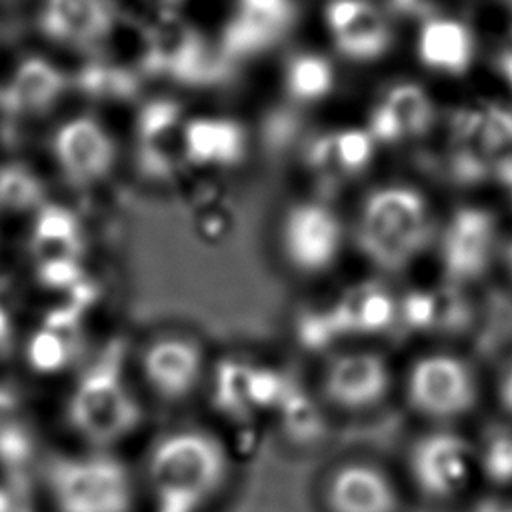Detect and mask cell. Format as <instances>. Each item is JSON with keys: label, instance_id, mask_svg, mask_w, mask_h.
I'll use <instances>...</instances> for the list:
<instances>
[{"label": "cell", "instance_id": "obj_1", "mask_svg": "<svg viewBox=\"0 0 512 512\" xmlns=\"http://www.w3.org/2000/svg\"><path fill=\"white\" fill-rule=\"evenodd\" d=\"M148 480L162 500L200 506L226 484L230 458L210 432L180 428L160 436L146 462Z\"/></svg>", "mask_w": 512, "mask_h": 512}, {"label": "cell", "instance_id": "obj_2", "mask_svg": "<svg viewBox=\"0 0 512 512\" xmlns=\"http://www.w3.org/2000/svg\"><path fill=\"white\" fill-rule=\"evenodd\" d=\"M44 478L60 512H130L134 482L124 462L110 454L48 456Z\"/></svg>", "mask_w": 512, "mask_h": 512}, {"label": "cell", "instance_id": "obj_3", "mask_svg": "<svg viewBox=\"0 0 512 512\" xmlns=\"http://www.w3.org/2000/svg\"><path fill=\"white\" fill-rule=\"evenodd\" d=\"M428 210L424 198L406 186L370 194L360 220V244L382 268L404 266L424 244Z\"/></svg>", "mask_w": 512, "mask_h": 512}, {"label": "cell", "instance_id": "obj_4", "mask_svg": "<svg viewBox=\"0 0 512 512\" xmlns=\"http://www.w3.org/2000/svg\"><path fill=\"white\" fill-rule=\"evenodd\" d=\"M116 350L88 368L68 402L70 424L94 446H108L140 422V406L120 378Z\"/></svg>", "mask_w": 512, "mask_h": 512}, {"label": "cell", "instance_id": "obj_5", "mask_svg": "<svg viewBox=\"0 0 512 512\" xmlns=\"http://www.w3.org/2000/svg\"><path fill=\"white\" fill-rule=\"evenodd\" d=\"M146 70L166 74L184 84H212L228 74L230 60L210 52L202 36L174 10L158 12L146 30Z\"/></svg>", "mask_w": 512, "mask_h": 512}, {"label": "cell", "instance_id": "obj_6", "mask_svg": "<svg viewBox=\"0 0 512 512\" xmlns=\"http://www.w3.org/2000/svg\"><path fill=\"white\" fill-rule=\"evenodd\" d=\"M406 398L426 418L452 420L476 406L478 382L472 368L458 356L428 354L412 364Z\"/></svg>", "mask_w": 512, "mask_h": 512}, {"label": "cell", "instance_id": "obj_7", "mask_svg": "<svg viewBox=\"0 0 512 512\" xmlns=\"http://www.w3.org/2000/svg\"><path fill=\"white\" fill-rule=\"evenodd\" d=\"M414 484L430 498H452L472 472V448L454 432H430L416 440L408 456Z\"/></svg>", "mask_w": 512, "mask_h": 512}, {"label": "cell", "instance_id": "obj_8", "mask_svg": "<svg viewBox=\"0 0 512 512\" xmlns=\"http://www.w3.org/2000/svg\"><path fill=\"white\" fill-rule=\"evenodd\" d=\"M328 402L346 412L376 408L392 388L388 362L374 352H346L336 356L322 380Z\"/></svg>", "mask_w": 512, "mask_h": 512}, {"label": "cell", "instance_id": "obj_9", "mask_svg": "<svg viewBox=\"0 0 512 512\" xmlns=\"http://www.w3.org/2000/svg\"><path fill=\"white\" fill-rule=\"evenodd\" d=\"M294 20V0H236V10L220 36V52L228 60L258 54L276 44Z\"/></svg>", "mask_w": 512, "mask_h": 512}, {"label": "cell", "instance_id": "obj_10", "mask_svg": "<svg viewBox=\"0 0 512 512\" xmlns=\"http://www.w3.org/2000/svg\"><path fill=\"white\" fill-rule=\"evenodd\" d=\"M202 374V350L192 340L180 336H166L152 342L142 356L146 384L166 402H180L192 396L200 386Z\"/></svg>", "mask_w": 512, "mask_h": 512}, {"label": "cell", "instance_id": "obj_11", "mask_svg": "<svg viewBox=\"0 0 512 512\" xmlns=\"http://www.w3.org/2000/svg\"><path fill=\"white\" fill-rule=\"evenodd\" d=\"M324 18L336 48L352 60H374L392 42L386 16L370 0H330Z\"/></svg>", "mask_w": 512, "mask_h": 512}, {"label": "cell", "instance_id": "obj_12", "mask_svg": "<svg viewBox=\"0 0 512 512\" xmlns=\"http://www.w3.org/2000/svg\"><path fill=\"white\" fill-rule=\"evenodd\" d=\"M496 240V220L482 208L458 210L444 234L442 260L450 280L464 282L482 274Z\"/></svg>", "mask_w": 512, "mask_h": 512}, {"label": "cell", "instance_id": "obj_13", "mask_svg": "<svg viewBox=\"0 0 512 512\" xmlns=\"http://www.w3.org/2000/svg\"><path fill=\"white\" fill-rule=\"evenodd\" d=\"M284 246L298 268L322 270L340 248V224L322 204H298L286 216Z\"/></svg>", "mask_w": 512, "mask_h": 512}, {"label": "cell", "instance_id": "obj_14", "mask_svg": "<svg viewBox=\"0 0 512 512\" xmlns=\"http://www.w3.org/2000/svg\"><path fill=\"white\" fill-rule=\"evenodd\" d=\"M324 498L330 512H398L400 506L392 480L368 462L338 466L326 482Z\"/></svg>", "mask_w": 512, "mask_h": 512}, {"label": "cell", "instance_id": "obj_15", "mask_svg": "<svg viewBox=\"0 0 512 512\" xmlns=\"http://www.w3.org/2000/svg\"><path fill=\"white\" fill-rule=\"evenodd\" d=\"M54 152L64 172L78 182L100 178L114 162V144L92 118L66 122L56 134Z\"/></svg>", "mask_w": 512, "mask_h": 512}, {"label": "cell", "instance_id": "obj_16", "mask_svg": "<svg viewBox=\"0 0 512 512\" xmlns=\"http://www.w3.org/2000/svg\"><path fill=\"white\" fill-rule=\"evenodd\" d=\"M434 116L432 102L424 88L412 82L392 86L374 106L368 132L376 142H398L426 132Z\"/></svg>", "mask_w": 512, "mask_h": 512}, {"label": "cell", "instance_id": "obj_17", "mask_svg": "<svg viewBox=\"0 0 512 512\" xmlns=\"http://www.w3.org/2000/svg\"><path fill=\"white\" fill-rule=\"evenodd\" d=\"M180 106L172 100L148 102L138 118L140 160L150 174H170L184 158Z\"/></svg>", "mask_w": 512, "mask_h": 512}, {"label": "cell", "instance_id": "obj_18", "mask_svg": "<svg viewBox=\"0 0 512 512\" xmlns=\"http://www.w3.org/2000/svg\"><path fill=\"white\" fill-rule=\"evenodd\" d=\"M42 26L48 36L72 44H92L112 28L106 0H46Z\"/></svg>", "mask_w": 512, "mask_h": 512}, {"label": "cell", "instance_id": "obj_19", "mask_svg": "<svg viewBox=\"0 0 512 512\" xmlns=\"http://www.w3.org/2000/svg\"><path fill=\"white\" fill-rule=\"evenodd\" d=\"M416 50L424 66L446 74H462L472 62L474 40L462 22L432 16L420 28Z\"/></svg>", "mask_w": 512, "mask_h": 512}, {"label": "cell", "instance_id": "obj_20", "mask_svg": "<svg viewBox=\"0 0 512 512\" xmlns=\"http://www.w3.org/2000/svg\"><path fill=\"white\" fill-rule=\"evenodd\" d=\"M184 160L192 164L230 166L244 154V132L234 120L192 118L182 128Z\"/></svg>", "mask_w": 512, "mask_h": 512}, {"label": "cell", "instance_id": "obj_21", "mask_svg": "<svg viewBox=\"0 0 512 512\" xmlns=\"http://www.w3.org/2000/svg\"><path fill=\"white\" fill-rule=\"evenodd\" d=\"M374 142L372 134L362 128L324 134L310 144L308 162L322 174H352L370 162Z\"/></svg>", "mask_w": 512, "mask_h": 512}, {"label": "cell", "instance_id": "obj_22", "mask_svg": "<svg viewBox=\"0 0 512 512\" xmlns=\"http://www.w3.org/2000/svg\"><path fill=\"white\" fill-rule=\"evenodd\" d=\"M64 88V76L42 58L24 60L8 90L6 106L14 112H40L48 108Z\"/></svg>", "mask_w": 512, "mask_h": 512}, {"label": "cell", "instance_id": "obj_23", "mask_svg": "<svg viewBox=\"0 0 512 512\" xmlns=\"http://www.w3.org/2000/svg\"><path fill=\"white\" fill-rule=\"evenodd\" d=\"M36 252L42 260L74 258L80 252L78 224L62 206H44L34 228Z\"/></svg>", "mask_w": 512, "mask_h": 512}, {"label": "cell", "instance_id": "obj_24", "mask_svg": "<svg viewBox=\"0 0 512 512\" xmlns=\"http://www.w3.org/2000/svg\"><path fill=\"white\" fill-rule=\"evenodd\" d=\"M334 86L330 62L318 54H298L286 66V88L296 100H320Z\"/></svg>", "mask_w": 512, "mask_h": 512}, {"label": "cell", "instance_id": "obj_25", "mask_svg": "<svg viewBox=\"0 0 512 512\" xmlns=\"http://www.w3.org/2000/svg\"><path fill=\"white\" fill-rule=\"evenodd\" d=\"M340 316L344 322L376 328L390 320L392 300L376 284H362V286H356L352 292H348V296L340 306Z\"/></svg>", "mask_w": 512, "mask_h": 512}, {"label": "cell", "instance_id": "obj_26", "mask_svg": "<svg viewBox=\"0 0 512 512\" xmlns=\"http://www.w3.org/2000/svg\"><path fill=\"white\" fill-rule=\"evenodd\" d=\"M76 352L74 332H56L44 328L28 342V362L38 372H56L66 366Z\"/></svg>", "mask_w": 512, "mask_h": 512}, {"label": "cell", "instance_id": "obj_27", "mask_svg": "<svg viewBox=\"0 0 512 512\" xmlns=\"http://www.w3.org/2000/svg\"><path fill=\"white\" fill-rule=\"evenodd\" d=\"M44 188L40 180L24 166L12 164L0 168V208L26 210L42 202Z\"/></svg>", "mask_w": 512, "mask_h": 512}, {"label": "cell", "instance_id": "obj_28", "mask_svg": "<svg viewBox=\"0 0 512 512\" xmlns=\"http://www.w3.org/2000/svg\"><path fill=\"white\" fill-rule=\"evenodd\" d=\"M34 452L36 440L28 422H22L0 434V464L8 474L28 472L34 460Z\"/></svg>", "mask_w": 512, "mask_h": 512}, {"label": "cell", "instance_id": "obj_29", "mask_svg": "<svg viewBox=\"0 0 512 512\" xmlns=\"http://www.w3.org/2000/svg\"><path fill=\"white\" fill-rule=\"evenodd\" d=\"M82 82L90 92L126 96L134 90V78L120 68L110 66H92L82 74Z\"/></svg>", "mask_w": 512, "mask_h": 512}, {"label": "cell", "instance_id": "obj_30", "mask_svg": "<svg viewBox=\"0 0 512 512\" xmlns=\"http://www.w3.org/2000/svg\"><path fill=\"white\" fill-rule=\"evenodd\" d=\"M38 276L46 286L52 288H74L82 282V270L74 258H56L42 260L38 268Z\"/></svg>", "mask_w": 512, "mask_h": 512}, {"label": "cell", "instance_id": "obj_31", "mask_svg": "<svg viewBox=\"0 0 512 512\" xmlns=\"http://www.w3.org/2000/svg\"><path fill=\"white\" fill-rule=\"evenodd\" d=\"M22 422H26V418L18 390L8 384H0V434Z\"/></svg>", "mask_w": 512, "mask_h": 512}, {"label": "cell", "instance_id": "obj_32", "mask_svg": "<svg viewBox=\"0 0 512 512\" xmlns=\"http://www.w3.org/2000/svg\"><path fill=\"white\" fill-rule=\"evenodd\" d=\"M390 8L404 16H416V18H432L434 10L438 6V0H388Z\"/></svg>", "mask_w": 512, "mask_h": 512}, {"label": "cell", "instance_id": "obj_33", "mask_svg": "<svg viewBox=\"0 0 512 512\" xmlns=\"http://www.w3.org/2000/svg\"><path fill=\"white\" fill-rule=\"evenodd\" d=\"M498 400L500 406L506 410V414L512 416V358L504 366L500 380H498Z\"/></svg>", "mask_w": 512, "mask_h": 512}, {"label": "cell", "instance_id": "obj_34", "mask_svg": "<svg viewBox=\"0 0 512 512\" xmlns=\"http://www.w3.org/2000/svg\"><path fill=\"white\" fill-rule=\"evenodd\" d=\"M10 344V318L6 308L0 304V352H6Z\"/></svg>", "mask_w": 512, "mask_h": 512}, {"label": "cell", "instance_id": "obj_35", "mask_svg": "<svg viewBox=\"0 0 512 512\" xmlns=\"http://www.w3.org/2000/svg\"><path fill=\"white\" fill-rule=\"evenodd\" d=\"M478 512H512V500H492L484 502Z\"/></svg>", "mask_w": 512, "mask_h": 512}, {"label": "cell", "instance_id": "obj_36", "mask_svg": "<svg viewBox=\"0 0 512 512\" xmlns=\"http://www.w3.org/2000/svg\"><path fill=\"white\" fill-rule=\"evenodd\" d=\"M498 68L504 74V78L512 84V50H504L498 56Z\"/></svg>", "mask_w": 512, "mask_h": 512}, {"label": "cell", "instance_id": "obj_37", "mask_svg": "<svg viewBox=\"0 0 512 512\" xmlns=\"http://www.w3.org/2000/svg\"><path fill=\"white\" fill-rule=\"evenodd\" d=\"M0 512H10V496L6 488H0Z\"/></svg>", "mask_w": 512, "mask_h": 512}, {"label": "cell", "instance_id": "obj_38", "mask_svg": "<svg viewBox=\"0 0 512 512\" xmlns=\"http://www.w3.org/2000/svg\"><path fill=\"white\" fill-rule=\"evenodd\" d=\"M504 260H506L508 272H510V276H512V238L506 242V248H504Z\"/></svg>", "mask_w": 512, "mask_h": 512}, {"label": "cell", "instance_id": "obj_39", "mask_svg": "<svg viewBox=\"0 0 512 512\" xmlns=\"http://www.w3.org/2000/svg\"><path fill=\"white\" fill-rule=\"evenodd\" d=\"M166 2H174V0H166Z\"/></svg>", "mask_w": 512, "mask_h": 512}]
</instances>
